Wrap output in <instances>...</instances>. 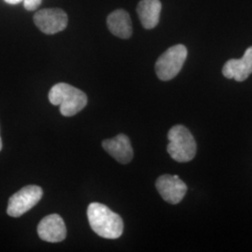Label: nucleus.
<instances>
[{"label": "nucleus", "instance_id": "obj_6", "mask_svg": "<svg viewBox=\"0 0 252 252\" xmlns=\"http://www.w3.org/2000/svg\"><path fill=\"white\" fill-rule=\"evenodd\" d=\"M34 23L44 34L54 35L65 29L68 18L62 9H41L35 14Z\"/></svg>", "mask_w": 252, "mask_h": 252}, {"label": "nucleus", "instance_id": "obj_7", "mask_svg": "<svg viewBox=\"0 0 252 252\" xmlns=\"http://www.w3.org/2000/svg\"><path fill=\"white\" fill-rule=\"evenodd\" d=\"M156 188L162 199L172 205L181 202L187 191L186 184L177 175H162L156 181Z\"/></svg>", "mask_w": 252, "mask_h": 252}, {"label": "nucleus", "instance_id": "obj_9", "mask_svg": "<svg viewBox=\"0 0 252 252\" xmlns=\"http://www.w3.org/2000/svg\"><path fill=\"white\" fill-rule=\"evenodd\" d=\"M102 146L110 156L121 163L126 164L131 162L134 157L131 141L128 136L124 134H120L113 138L104 140L102 142Z\"/></svg>", "mask_w": 252, "mask_h": 252}, {"label": "nucleus", "instance_id": "obj_15", "mask_svg": "<svg viewBox=\"0 0 252 252\" xmlns=\"http://www.w3.org/2000/svg\"><path fill=\"white\" fill-rule=\"evenodd\" d=\"M2 150V139H1V135H0V152Z\"/></svg>", "mask_w": 252, "mask_h": 252}, {"label": "nucleus", "instance_id": "obj_11", "mask_svg": "<svg viewBox=\"0 0 252 252\" xmlns=\"http://www.w3.org/2000/svg\"><path fill=\"white\" fill-rule=\"evenodd\" d=\"M109 31L120 38L127 39L132 36V22L128 12L124 9H117L111 12L107 19Z\"/></svg>", "mask_w": 252, "mask_h": 252}, {"label": "nucleus", "instance_id": "obj_10", "mask_svg": "<svg viewBox=\"0 0 252 252\" xmlns=\"http://www.w3.org/2000/svg\"><path fill=\"white\" fill-rule=\"evenodd\" d=\"M252 73V46L248 48L241 59H230L222 68V74L227 79L236 81H246Z\"/></svg>", "mask_w": 252, "mask_h": 252}, {"label": "nucleus", "instance_id": "obj_8", "mask_svg": "<svg viewBox=\"0 0 252 252\" xmlns=\"http://www.w3.org/2000/svg\"><path fill=\"white\" fill-rule=\"evenodd\" d=\"M37 234L46 242L58 243L66 236V228L63 220L58 214H51L43 218L37 226Z\"/></svg>", "mask_w": 252, "mask_h": 252}, {"label": "nucleus", "instance_id": "obj_1", "mask_svg": "<svg viewBox=\"0 0 252 252\" xmlns=\"http://www.w3.org/2000/svg\"><path fill=\"white\" fill-rule=\"evenodd\" d=\"M87 216L92 230L101 237L117 239L123 234V219L107 206L92 203L87 209Z\"/></svg>", "mask_w": 252, "mask_h": 252}, {"label": "nucleus", "instance_id": "obj_4", "mask_svg": "<svg viewBox=\"0 0 252 252\" xmlns=\"http://www.w3.org/2000/svg\"><path fill=\"white\" fill-rule=\"evenodd\" d=\"M188 55L187 48L182 44L173 46L158 58L155 71L161 81L174 79L180 73Z\"/></svg>", "mask_w": 252, "mask_h": 252}, {"label": "nucleus", "instance_id": "obj_2", "mask_svg": "<svg viewBox=\"0 0 252 252\" xmlns=\"http://www.w3.org/2000/svg\"><path fill=\"white\" fill-rule=\"evenodd\" d=\"M49 100L54 106L60 107L64 117H71L79 113L87 105V95L70 84L60 82L49 92Z\"/></svg>", "mask_w": 252, "mask_h": 252}, {"label": "nucleus", "instance_id": "obj_3", "mask_svg": "<svg viewBox=\"0 0 252 252\" xmlns=\"http://www.w3.org/2000/svg\"><path fill=\"white\" fill-rule=\"evenodd\" d=\"M167 152L172 159L180 162L191 161L197 151L194 137L183 126H175L168 132Z\"/></svg>", "mask_w": 252, "mask_h": 252}, {"label": "nucleus", "instance_id": "obj_12", "mask_svg": "<svg viewBox=\"0 0 252 252\" xmlns=\"http://www.w3.org/2000/svg\"><path fill=\"white\" fill-rule=\"evenodd\" d=\"M162 3L160 0H141L137 5V14L145 29H153L160 20Z\"/></svg>", "mask_w": 252, "mask_h": 252}, {"label": "nucleus", "instance_id": "obj_5", "mask_svg": "<svg viewBox=\"0 0 252 252\" xmlns=\"http://www.w3.org/2000/svg\"><path fill=\"white\" fill-rule=\"evenodd\" d=\"M42 189L36 185H28L14 193L9 200L7 213L12 218H19L29 211L41 200Z\"/></svg>", "mask_w": 252, "mask_h": 252}, {"label": "nucleus", "instance_id": "obj_14", "mask_svg": "<svg viewBox=\"0 0 252 252\" xmlns=\"http://www.w3.org/2000/svg\"><path fill=\"white\" fill-rule=\"evenodd\" d=\"M5 1L11 5H15V4H18L20 2H22L23 0H5Z\"/></svg>", "mask_w": 252, "mask_h": 252}, {"label": "nucleus", "instance_id": "obj_13", "mask_svg": "<svg viewBox=\"0 0 252 252\" xmlns=\"http://www.w3.org/2000/svg\"><path fill=\"white\" fill-rule=\"evenodd\" d=\"M23 1H24V6L26 9L30 11L37 9L42 2V0H23Z\"/></svg>", "mask_w": 252, "mask_h": 252}]
</instances>
